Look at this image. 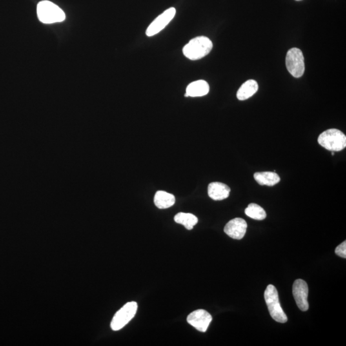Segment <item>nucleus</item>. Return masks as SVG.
Returning <instances> with one entry per match:
<instances>
[{
	"instance_id": "1",
	"label": "nucleus",
	"mask_w": 346,
	"mask_h": 346,
	"mask_svg": "<svg viewBox=\"0 0 346 346\" xmlns=\"http://www.w3.org/2000/svg\"><path fill=\"white\" fill-rule=\"evenodd\" d=\"M212 42L205 36H199L190 40L183 48V55L187 59L196 61L207 56L211 52Z\"/></svg>"
},
{
	"instance_id": "2",
	"label": "nucleus",
	"mask_w": 346,
	"mask_h": 346,
	"mask_svg": "<svg viewBox=\"0 0 346 346\" xmlns=\"http://www.w3.org/2000/svg\"><path fill=\"white\" fill-rule=\"evenodd\" d=\"M37 12L40 21L45 24L59 23L66 19L64 11L52 2L46 0L39 2Z\"/></svg>"
},
{
	"instance_id": "3",
	"label": "nucleus",
	"mask_w": 346,
	"mask_h": 346,
	"mask_svg": "<svg viewBox=\"0 0 346 346\" xmlns=\"http://www.w3.org/2000/svg\"><path fill=\"white\" fill-rule=\"evenodd\" d=\"M317 141L322 147L332 152H340L346 146L345 134L335 128L325 131L319 135Z\"/></svg>"
},
{
	"instance_id": "4",
	"label": "nucleus",
	"mask_w": 346,
	"mask_h": 346,
	"mask_svg": "<svg viewBox=\"0 0 346 346\" xmlns=\"http://www.w3.org/2000/svg\"><path fill=\"white\" fill-rule=\"evenodd\" d=\"M264 298L272 318L277 322L285 323L288 319L279 303L278 291L274 285H269L266 288Z\"/></svg>"
},
{
	"instance_id": "5",
	"label": "nucleus",
	"mask_w": 346,
	"mask_h": 346,
	"mask_svg": "<svg viewBox=\"0 0 346 346\" xmlns=\"http://www.w3.org/2000/svg\"><path fill=\"white\" fill-rule=\"evenodd\" d=\"M137 307L138 305L135 301L125 304L119 311L115 313L111 322V328L114 331H118L125 327L135 317Z\"/></svg>"
},
{
	"instance_id": "6",
	"label": "nucleus",
	"mask_w": 346,
	"mask_h": 346,
	"mask_svg": "<svg viewBox=\"0 0 346 346\" xmlns=\"http://www.w3.org/2000/svg\"><path fill=\"white\" fill-rule=\"evenodd\" d=\"M286 67L288 72L295 78L302 77L305 73V63L302 52L299 48L288 50L286 55Z\"/></svg>"
},
{
	"instance_id": "7",
	"label": "nucleus",
	"mask_w": 346,
	"mask_h": 346,
	"mask_svg": "<svg viewBox=\"0 0 346 346\" xmlns=\"http://www.w3.org/2000/svg\"><path fill=\"white\" fill-rule=\"evenodd\" d=\"M175 14H176V9L172 7L166 10L163 14L157 17L148 26L146 32V35L148 37H152L159 34L172 21Z\"/></svg>"
},
{
	"instance_id": "8",
	"label": "nucleus",
	"mask_w": 346,
	"mask_h": 346,
	"mask_svg": "<svg viewBox=\"0 0 346 346\" xmlns=\"http://www.w3.org/2000/svg\"><path fill=\"white\" fill-rule=\"evenodd\" d=\"M212 320L211 315L203 309L195 310L190 313L187 319L188 324L201 332L207 331Z\"/></svg>"
},
{
	"instance_id": "9",
	"label": "nucleus",
	"mask_w": 346,
	"mask_h": 346,
	"mask_svg": "<svg viewBox=\"0 0 346 346\" xmlns=\"http://www.w3.org/2000/svg\"><path fill=\"white\" fill-rule=\"evenodd\" d=\"M292 293L299 309L303 312L307 311L309 305L308 302V287L307 282L301 279H296L293 284Z\"/></svg>"
},
{
	"instance_id": "10",
	"label": "nucleus",
	"mask_w": 346,
	"mask_h": 346,
	"mask_svg": "<svg viewBox=\"0 0 346 346\" xmlns=\"http://www.w3.org/2000/svg\"><path fill=\"white\" fill-rule=\"evenodd\" d=\"M247 228L245 219L235 218L226 224L224 231L231 238L241 240L245 237Z\"/></svg>"
},
{
	"instance_id": "11",
	"label": "nucleus",
	"mask_w": 346,
	"mask_h": 346,
	"mask_svg": "<svg viewBox=\"0 0 346 346\" xmlns=\"http://www.w3.org/2000/svg\"><path fill=\"white\" fill-rule=\"evenodd\" d=\"M230 188L225 183L212 182L208 185V194L215 201H221L229 197Z\"/></svg>"
},
{
	"instance_id": "12",
	"label": "nucleus",
	"mask_w": 346,
	"mask_h": 346,
	"mask_svg": "<svg viewBox=\"0 0 346 346\" xmlns=\"http://www.w3.org/2000/svg\"><path fill=\"white\" fill-rule=\"evenodd\" d=\"M210 86L205 81H197L192 82L186 88L185 97H201L205 96L209 92Z\"/></svg>"
},
{
	"instance_id": "13",
	"label": "nucleus",
	"mask_w": 346,
	"mask_h": 346,
	"mask_svg": "<svg viewBox=\"0 0 346 346\" xmlns=\"http://www.w3.org/2000/svg\"><path fill=\"white\" fill-rule=\"evenodd\" d=\"M259 89L257 82L254 80H249L244 83L239 88L237 93V97L239 100H246L254 96Z\"/></svg>"
},
{
	"instance_id": "14",
	"label": "nucleus",
	"mask_w": 346,
	"mask_h": 346,
	"mask_svg": "<svg viewBox=\"0 0 346 346\" xmlns=\"http://www.w3.org/2000/svg\"><path fill=\"white\" fill-rule=\"evenodd\" d=\"M154 203L160 209H166L174 205L175 197L170 193L159 190L155 195Z\"/></svg>"
},
{
	"instance_id": "15",
	"label": "nucleus",
	"mask_w": 346,
	"mask_h": 346,
	"mask_svg": "<svg viewBox=\"0 0 346 346\" xmlns=\"http://www.w3.org/2000/svg\"><path fill=\"white\" fill-rule=\"evenodd\" d=\"M254 178L261 185L274 186L280 181V177L275 172L255 173Z\"/></svg>"
},
{
	"instance_id": "16",
	"label": "nucleus",
	"mask_w": 346,
	"mask_h": 346,
	"mask_svg": "<svg viewBox=\"0 0 346 346\" xmlns=\"http://www.w3.org/2000/svg\"><path fill=\"white\" fill-rule=\"evenodd\" d=\"M174 221L185 226L186 229L191 230L198 222V219L190 213L179 212L174 216Z\"/></svg>"
},
{
	"instance_id": "17",
	"label": "nucleus",
	"mask_w": 346,
	"mask_h": 346,
	"mask_svg": "<svg viewBox=\"0 0 346 346\" xmlns=\"http://www.w3.org/2000/svg\"><path fill=\"white\" fill-rule=\"evenodd\" d=\"M245 214L246 216L255 220H263L267 217V214L262 207L255 203H251L246 208Z\"/></svg>"
},
{
	"instance_id": "18",
	"label": "nucleus",
	"mask_w": 346,
	"mask_h": 346,
	"mask_svg": "<svg viewBox=\"0 0 346 346\" xmlns=\"http://www.w3.org/2000/svg\"><path fill=\"white\" fill-rule=\"evenodd\" d=\"M336 254L342 258H346V242H343L341 245L337 246L336 249Z\"/></svg>"
},
{
	"instance_id": "19",
	"label": "nucleus",
	"mask_w": 346,
	"mask_h": 346,
	"mask_svg": "<svg viewBox=\"0 0 346 346\" xmlns=\"http://www.w3.org/2000/svg\"><path fill=\"white\" fill-rule=\"evenodd\" d=\"M332 155H335L334 153L333 152L332 154Z\"/></svg>"
},
{
	"instance_id": "20",
	"label": "nucleus",
	"mask_w": 346,
	"mask_h": 346,
	"mask_svg": "<svg viewBox=\"0 0 346 346\" xmlns=\"http://www.w3.org/2000/svg\"><path fill=\"white\" fill-rule=\"evenodd\" d=\"M298 1H299V0H298Z\"/></svg>"
}]
</instances>
